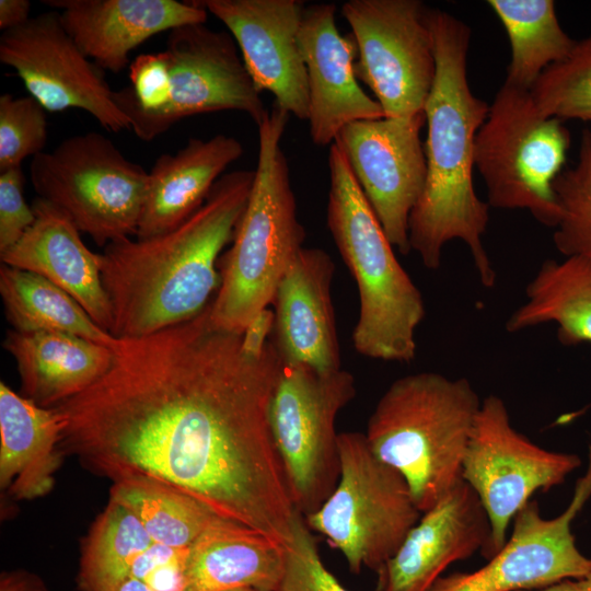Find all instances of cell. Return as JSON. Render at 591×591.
I'll list each match as a JSON object with an SVG mask.
<instances>
[{"mask_svg":"<svg viewBox=\"0 0 591 591\" xmlns=\"http://www.w3.org/2000/svg\"><path fill=\"white\" fill-rule=\"evenodd\" d=\"M211 303V302H210ZM282 360L216 327L210 304L184 323L119 338L109 370L59 404L60 444L114 483L149 479L287 545L296 509L269 405Z\"/></svg>","mask_w":591,"mask_h":591,"instance_id":"6da1fadb","label":"cell"},{"mask_svg":"<svg viewBox=\"0 0 591 591\" xmlns=\"http://www.w3.org/2000/svg\"><path fill=\"white\" fill-rule=\"evenodd\" d=\"M254 176V170L225 173L204 205L178 227L105 246L101 279L114 337L150 335L194 318L210 304L221 282L220 254L232 242Z\"/></svg>","mask_w":591,"mask_h":591,"instance_id":"7a4b0ae2","label":"cell"},{"mask_svg":"<svg viewBox=\"0 0 591 591\" xmlns=\"http://www.w3.org/2000/svg\"><path fill=\"white\" fill-rule=\"evenodd\" d=\"M428 21L436 77L424 109L427 178L409 218V245L426 268L438 269L443 247L452 240L464 242L480 282L489 288L495 285L496 273L483 236L490 207L478 197L473 181L476 135L489 104L468 84L470 26L439 9H428Z\"/></svg>","mask_w":591,"mask_h":591,"instance_id":"3957f363","label":"cell"},{"mask_svg":"<svg viewBox=\"0 0 591 591\" xmlns=\"http://www.w3.org/2000/svg\"><path fill=\"white\" fill-rule=\"evenodd\" d=\"M290 114L274 105L258 128V158L245 209L232 245L220 259L221 282L210 320L241 334L273 303L278 285L303 247L289 166L281 139Z\"/></svg>","mask_w":591,"mask_h":591,"instance_id":"277c9868","label":"cell"},{"mask_svg":"<svg viewBox=\"0 0 591 591\" xmlns=\"http://www.w3.org/2000/svg\"><path fill=\"white\" fill-rule=\"evenodd\" d=\"M480 404L467 379L437 372L398 378L378 401L367 441L403 475L421 512L462 480V461Z\"/></svg>","mask_w":591,"mask_h":591,"instance_id":"5b68a950","label":"cell"},{"mask_svg":"<svg viewBox=\"0 0 591 591\" xmlns=\"http://www.w3.org/2000/svg\"><path fill=\"white\" fill-rule=\"evenodd\" d=\"M328 170L327 227L356 280L360 300L354 347L368 358L409 362L416 356V328L426 314L421 292L397 260L335 142L329 147Z\"/></svg>","mask_w":591,"mask_h":591,"instance_id":"8992f818","label":"cell"},{"mask_svg":"<svg viewBox=\"0 0 591 591\" xmlns=\"http://www.w3.org/2000/svg\"><path fill=\"white\" fill-rule=\"evenodd\" d=\"M570 144L563 120L544 114L530 90L503 82L475 140V167L489 207L528 210L541 224L555 228L559 209L554 182Z\"/></svg>","mask_w":591,"mask_h":591,"instance_id":"52a82bcc","label":"cell"},{"mask_svg":"<svg viewBox=\"0 0 591 591\" xmlns=\"http://www.w3.org/2000/svg\"><path fill=\"white\" fill-rule=\"evenodd\" d=\"M340 476L310 528L338 549L354 573L378 571L399 548L422 512L403 475L381 461L366 434H338Z\"/></svg>","mask_w":591,"mask_h":591,"instance_id":"ba28073f","label":"cell"},{"mask_svg":"<svg viewBox=\"0 0 591 591\" xmlns=\"http://www.w3.org/2000/svg\"><path fill=\"white\" fill-rule=\"evenodd\" d=\"M37 197L61 210L97 245L136 236L149 173L106 136L90 131L63 139L30 163Z\"/></svg>","mask_w":591,"mask_h":591,"instance_id":"9c48e42d","label":"cell"},{"mask_svg":"<svg viewBox=\"0 0 591 591\" xmlns=\"http://www.w3.org/2000/svg\"><path fill=\"white\" fill-rule=\"evenodd\" d=\"M356 394L355 378L346 370L282 364L269 424L293 505L303 517L320 509L336 488L340 457L335 421Z\"/></svg>","mask_w":591,"mask_h":591,"instance_id":"30bf717a","label":"cell"},{"mask_svg":"<svg viewBox=\"0 0 591 591\" xmlns=\"http://www.w3.org/2000/svg\"><path fill=\"white\" fill-rule=\"evenodd\" d=\"M581 463L576 453L546 450L519 432L499 396L482 399L462 461V479L477 495L491 525L488 559L502 548L515 514L531 497L563 484Z\"/></svg>","mask_w":591,"mask_h":591,"instance_id":"8fae6325","label":"cell"},{"mask_svg":"<svg viewBox=\"0 0 591 591\" xmlns=\"http://www.w3.org/2000/svg\"><path fill=\"white\" fill-rule=\"evenodd\" d=\"M428 9L419 0H349L341 7L358 49L355 74L385 117L425 114L436 77Z\"/></svg>","mask_w":591,"mask_h":591,"instance_id":"7c38bea8","label":"cell"},{"mask_svg":"<svg viewBox=\"0 0 591 591\" xmlns=\"http://www.w3.org/2000/svg\"><path fill=\"white\" fill-rule=\"evenodd\" d=\"M170 72V100L152 115L129 116L135 135L151 141L179 120L198 114L239 111L258 126L266 111L231 34L204 24L169 32L163 50Z\"/></svg>","mask_w":591,"mask_h":591,"instance_id":"4fadbf2b","label":"cell"},{"mask_svg":"<svg viewBox=\"0 0 591 591\" xmlns=\"http://www.w3.org/2000/svg\"><path fill=\"white\" fill-rule=\"evenodd\" d=\"M0 61L15 71L46 112L82 109L107 131L131 129L105 71L81 50L58 11L43 12L3 32Z\"/></svg>","mask_w":591,"mask_h":591,"instance_id":"5bb4252c","label":"cell"},{"mask_svg":"<svg viewBox=\"0 0 591 591\" xmlns=\"http://www.w3.org/2000/svg\"><path fill=\"white\" fill-rule=\"evenodd\" d=\"M591 497V449L586 473L576 482L566 509L542 515L530 500L514 517L502 548L471 572L441 576L428 591H528L591 572V558L576 544L572 522Z\"/></svg>","mask_w":591,"mask_h":591,"instance_id":"9a60e30c","label":"cell"},{"mask_svg":"<svg viewBox=\"0 0 591 591\" xmlns=\"http://www.w3.org/2000/svg\"><path fill=\"white\" fill-rule=\"evenodd\" d=\"M425 124V114L358 120L335 140L389 241L402 254L412 251L409 218L427 178L420 139Z\"/></svg>","mask_w":591,"mask_h":591,"instance_id":"2e32d148","label":"cell"},{"mask_svg":"<svg viewBox=\"0 0 591 591\" xmlns=\"http://www.w3.org/2000/svg\"><path fill=\"white\" fill-rule=\"evenodd\" d=\"M235 40L256 88L300 120L309 117L306 68L298 34L305 8L300 0H196Z\"/></svg>","mask_w":591,"mask_h":591,"instance_id":"e0dca14e","label":"cell"},{"mask_svg":"<svg viewBox=\"0 0 591 591\" xmlns=\"http://www.w3.org/2000/svg\"><path fill=\"white\" fill-rule=\"evenodd\" d=\"M491 525L463 479L422 512L397 552L376 571L375 591H428L453 563L479 552L489 558Z\"/></svg>","mask_w":591,"mask_h":591,"instance_id":"ac0fdd59","label":"cell"},{"mask_svg":"<svg viewBox=\"0 0 591 591\" xmlns=\"http://www.w3.org/2000/svg\"><path fill=\"white\" fill-rule=\"evenodd\" d=\"M336 9L334 3L305 5L298 34L308 74L310 137L318 147H331L351 123L385 117L358 83L357 45L351 33L340 35Z\"/></svg>","mask_w":591,"mask_h":591,"instance_id":"d6986e66","label":"cell"},{"mask_svg":"<svg viewBox=\"0 0 591 591\" xmlns=\"http://www.w3.org/2000/svg\"><path fill=\"white\" fill-rule=\"evenodd\" d=\"M334 271L324 250L302 247L281 278L273 301V343L283 364L320 372L341 369L332 301Z\"/></svg>","mask_w":591,"mask_h":591,"instance_id":"ffe728a7","label":"cell"},{"mask_svg":"<svg viewBox=\"0 0 591 591\" xmlns=\"http://www.w3.org/2000/svg\"><path fill=\"white\" fill-rule=\"evenodd\" d=\"M81 50L104 71L121 72L130 53L150 37L204 24L208 12L195 1L45 0Z\"/></svg>","mask_w":591,"mask_h":591,"instance_id":"44dd1931","label":"cell"},{"mask_svg":"<svg viewBox=\"0 0 591 591\" xmlns=\"http://www.w3.org/2000/svg\"><path fill=\"white\" fill-rule=\"evenodd\" d=\"M32 206L34 223L14 245L0 253L2 264L50 280L109 333L113 320L101 279V254L84 244L81 232L61 210L39 197Z\"/></svg>","mask_w":591,"mask_h":591,"instance_id":"7402d4cb","label":"cell"},{"mask_svg":"<svg viewBox=\"0 0 591 591\" xmlns=\"http://www.w3.org/2000/svg\"><path fill=\"white\" fill-rule=\"evenodd\" d=\"M244 152L233 136L189 138L175 153L161 154L149 173L136 237L146 239L178 227L206 201L222 173Z\"/></svg>","mask_w":591,"mask_h":591,"instance_id":"603a6c76","label":"cell"},{"mask_svg":"<svg viewBox=\"0 0 591 591\" xmlns=\"http://www.w3.org/2000/svg\"><path fill=\"white\" fill-rule=\"evenodd\" d=\"M3 348L16 362L24 397L45 408L85 391L114 361L112 348L63 332L11 329Z\"/></svg>","mask_w":591,"mask_h":591,"instance_id":"cb8c5ba5","label":"cell"},{"mask_svg":"<svg viewBox=\"0 0 591 591\" xmlns=\"http://www.w3.org/2000/svg\"><path fill=\"white\" fill-rule=\"evenodd\" d=\"M285 545L262 532L218 517L189 546L185 591L251 587L278 591Z\"/></svg>","mask_w":591,"mask_h":591,"instance_id":"d4e9b609","label":"cell"},{"mask_svg":"<svg viewBox=\"0 0 591 591\" xmlns=\"http://www.w3.org/2000/svg\"><path fill=\"white\" fill-rule=\"evenodd\" d=\"M65 418L0 383V485L16 499H34L53 488L57 444Z\"/></svg>","mask_w":591,"mask_h":591,"instance_id":"484cf974","label":"cell"},{"mask_svg":"<svg viewBox=\"0 0 591 591\" xmlns=\"http://www.w3.org/2000/svg\"><path fill=\"white\" fill-rule=\"evenodd\" d=\"M525 296L506 323L508 332L554 323L560 343H591V259L545 260L528 283Z\"/></svg>","mask_w":591,"mask_h":591,"instance_id":"4316f807","label":"cell"},{"mask_svg":"<svg viewBox=\"0 0 591 591\" xmlns=\"http://www.w3.org/2000/svg\"><path fill=\"white\" fill-rule=\"evenodd\" d=\"M0 296L14 331L63 332L113 350L119 344V338L99 326L68 292L40 275L2 264Z\"/></svg>","mask_w":591,"mask_h":591,"instance_id":"83f0119b","label":"cell"},{"mask_svg":"<svg viewBox=\"0 0 591 591\" xmlns=\"http://www.w3.org/2000/svg\"><path fill=\"white\" fill-rule=\"evenodd\" d=\"M511 47L505 82L531 90L540 76L573 48L561 27L553 0H488Z\"/></svg>","mask_w":591,"mask_h":591,"instance_id":"f1b7e54d","label":"cell"},{"mask_svg":"<svg viewBox=\"0 0 591 591\" xmlns=\"http://www.w3.org/2000/svg\"><path fill=\"white\" fill-rule=\"evenodd\" d=\"M154 541L137 517L109 499L82 548L78 583L82 591H116Z\"/></svg>","mask_w":591,"mask_h":591,"instance_id":"f546056e","label":"cell"},{"mask_svg":"<svg viewBox=\"0 0 591 591\" xmlns=\"http://www.w3.org/2000/svg\"><path fill=\"white\" fill-rule=\"evenodd\" d=\"M109 499L128 508L159 544L187 548L218 518L205 505L149 479L113 483Z\"/></svg>","mask_w":591,"mask_h":591,"instance_id":"4dcf8cb0","label":"cell"},{"mask_svg":"<svg viewBox=\"0 0 591 591\" xmlns=\"http://www.w3.org/2000/svg\"><path fill=\"white\" fill-rule=\"evenodd\" d=\"M559 216L554 244L565 257L591 259V130L581 134L578 158L554 182Z\"/></svg>","mask_w":591,"mask_h":591,"instance_id":"1f68e13d","label":"cell"},{"mask_svg":"<svg viewBox=\"0 0 591 591\" xmlns=\"http://www.w3.org/2000/svg\"><path fill=\"white\" fill-rule=\"evenodd\" d=\"M530 92L547 116L591 123V35L576 40L568 56L548 67Z\"/></svg>","mask_w":591,"mask_h":591,"instance_id":"d6a6232c","label":"cell"},{"mask_svg":"<svg viewBox=\"0 0 591 591\" xmlns=\"http://www.w3.org/2000/svg\"><path fill=\"white\" fill-rule=\"evenodd\" d=\"M47 137L46 109L35 99L0 96V172L44 152Z\"/></svg>","mask_w":591,"mask_h":591,"instance_id":"836d02e7","label":"cell"},{"mask_svg":"<svg viewBox=\"0 0 591 591\" xmlns=\"http://www.w3.org/2000/svg\"><path fill=\"white\" fill-rule=\"evenodd\" d=\"M278 591H349L325 567L304 517L296 520Z\"/></svg>","mask_w":591,"mask_h":591,"instance_id":"e575fe53","label":"cell"},{"mask_svg":"<svg viewBox=\"0 0 591 591\" xmlns=\"http://www.w3.org/2000/svg\"><path fill=\"white\" fill-rule=\"evenodd\" d=\"M188 548L154 542L136 560L129 577L141 580L152 591H185Z\"/></svg>","mask_w":591,"mask_h":591,"instance_id":"d590c367","label":"cell"},{"mask_svg":"<svg viewBox=\"0 0 591 591\" xmlns=\"http://www.w3.org/2000/svg\"><path fill=\"white\" fill-rule=\"evenodd\" d=\"M22 166L0 172V253L14 245L35 221L24 196Z\"/></svg>","mask_w":591,"mask_h":591,"instance_id":"8d00e7d4","label":"cell"},{"mask_svg":"<svg viewBox=\"0 0 591 591\" xmlns=\"http://www.w3.org/2000/svg\"><path fill=\"white\" fill-rule=\"evenodd\" d=\"M27 0H0V28L5 32L25 24L31 16Z\"/></svg>","mask_w":591,"mask_h":591,"instance_id":"74e56055","label":"cell"},{"mask_svg":"<svg viewBox=\"0 0 591 591\" xmlns=\"http://www.w3.org/2000/svg\"><path fill=\"white\" fill-rule=\"evenodd\" d=\"M0 591H48L43 581L26 571L5 572L0 579Z\"/></svg>","mask_w":591,"mask_h":591,"instance_id":"f35d334b","label":"cell"},{"mask_svg":"<svg viewBox=\"0 0 591 591\" xmlns=\"http://www.w3.org/2000/svg\"><path fill=\"white\" fill-rule=\"evenodd\" d=\"M528 591H591V572L582 577L559 581L543 589Z\"/></svg>","mask_w":591,"mask_h":591,"instance_id":"ab89813d","label":"cell"},{"mask_svg":"<svg viewBox=\"0 0 591 591\" xmlns=\"http://www.w3.org/2000/svg\"><path fill=\"white\" fill-rule=\"evenodd\" d=\"M116 591H152L144 582L135 578H127Z\"/></svg>","mask_w":591,"mask_h":591,"instance_id":"60d3db41","label":"cell"},{"mask_svg":"<svg viewBox=\"0 0 591 591\" xmlns=\"http://www.w3.org/2000/svg\"><path fill=\"white\" fill-rule=\"evenodd\" d=\"M222 591H260V590H257V589L251 588V587H239V588H232V589H227V590H222Z\"/></svg>","mask_w":591,"mask_h":591,"instance_id":"b9f144b4","label":"cell"}]
</instances>
